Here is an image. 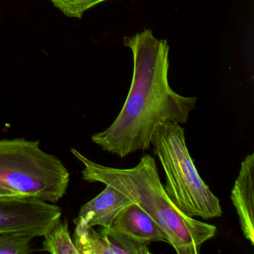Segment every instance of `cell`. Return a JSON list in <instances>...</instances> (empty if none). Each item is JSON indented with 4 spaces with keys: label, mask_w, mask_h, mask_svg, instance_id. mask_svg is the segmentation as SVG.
Returning <instances> with one entry per match:
<instances>
[{
    "label": "cell",
    "mask_w": 254,
    "mask_h": 254,
    "mask_svg": "<svg viewBox=\"0 0 254 254\" xmlns=\"http://www.w3.org/2000/svg\"><path fill=\"white\" fill-rule=\"evenodd\" d=\"M105 186L100 194L81 206L78 216L73 220L75 225L110 227L122 209L134 203L114 187Z\"/></svg>",
    "instance_id": "obj_8"
},
{
    "label": "cell",
    "mask_w": 254,
    "mask_h": 254,
    "mask_svg": "<svg viewBox=\"0 0 254 254\" xmlns=\"http://www.w3.org/2000/svg\"><path fill=\"white\" fill-rule=\"evenodd\" d=\"M33 238L15 232H0V254H26L33 252Z\"/></svg>",
    "instance_id": "obj_11"
},
{
    "label": "cell",
    "mask_w": 254,
    "mask_h": 254,
    "mask_svg": "<svg viewBox=\"0 0 254 254\" xmlns=\"http://www.w3.org/2000/svg\"><path fill=\"white\" fill-rule=\"evenodd\" d=\"M71 151L84 165L83 180L111 186L130 197L161 227L177 254H198L202 245L216 235L215 226L186 215L174 204L150 154L133 167L118 169L95 163L74 148Z\"/></svg>",
    "instance_id": "obj_2"
},
{
    "label": "cell",
    "mask_w": 254,
    "mask_h": 254,
    "mask_svg": "<svg viewBox=\"0 0 254 254\" xmlns=\"http://www.w3.org/2000/svg\"><path fill=\"white\" fill-rule=\"evenodd\" d=\"M41 251L53 254H79L74 245L66 220L60 221L44 236Z\"/></svg>",
    "instance_id": "obj_10"
},
{
    "label": "cell",
    "mask_w": 254,
    "mask_h": 254,
    "mask_svg": "<svg viewBox=\"0 0 254 254\" xmlns=\"http://www.w3.org/2000/svg\"><path fill=\"white\" fill-rule=\"evenodd\" d=\"M74 234V245L79 254H150L148 245L138 242L111 227L99 231L93 227L78 224Z\"/></svg>",
    "instance_id": "obj_6"
},
{
    "label": "cell",
    "mask_w": 254,
    "mask_h": 254,
    "mask_svg": "<svg viewBox=\"0 0 254 254\" xmlns=\"http://www.w3.org/2000/svg\"><path fill=\"white\" fill-rule=\"evenodd\" d=\"M53 6L64 15L71 18H82L87 10L108 0H50Z\"/></svg>",
    "instance_id": "obj_12"
},
{
    "label": "cell",
    "mask_w": 254,
    "mask_h": 254,
    "mask_svg": "<svg viewBox=\"0 0 254 254\" xmlns=\"http://www.w3.org/2000/svg\"><path fill=\"white\" fill-rule=\"evenodd\" d=\"M123 43L133 54L131 85L114 123L92 136V141L104 151L120 158L148 149L159 125L187 123L197 103V98L181 96L169 85L166 40L157 39L152 31L145 29L125 37Z\"/></svg>",
    "instance_id": "obj_1"
},
{
    "label": "cell",
    "mask_w": 254,
    "mask_h": 254,
    "mask_svg": "<svg viewBox=\"0 0 254 254\" xmlns=\"http://www.w3.org/2000/svg\"><path fill=\"white\" fill-rule=\"evenodd\" d=\"M111 227L145 245L151 242L168 243L167 236L161 227L136 203L122 209Z\"/></svg>",
    "instance_id": "obj_9"
},
{
    "label": "cell",
    "mask_w": 254,
    "mask_h": 254,
    "mask_svg": "<svg viewBox=\"0 0 254 254\" xmlns=\"http://www.w3.org/2000/svg\"><path fill=\"white\" fill-rule=\"evenodd\" d=\"M69 183L66 166L43 151L39 141L0 139V187L56 203L66 194Z\"/></svg>",
    "instance_id": "obj_4"
},
{
    "label": "cell",
    "mask_w": 254,
    "mask_h": 254,
    "mask_svg": "<svg viewBox=\"0 0 254 254\" xmlns=\"http://www.w3.org/2000/svg\"><path fill=\"white\" fill-rule=\"evenodd\" d=\"M151 145L166 175L165 190L177 208L191 218H220L223 212L220 200L197 172L184 127L175 123L159 125Z\"/></svg>",
    "instance_id": "obj_3"
},
{
    "label": "cell",
    "mask_w": 254,
    "mask_h": 254,
    "mask_svg": "<svg viewBox=\"0 0 254 254\" xmlns=\"http://www.w3.org/2000/svg\"><path fill=\"white\" fill-rule=\"evenodd\" d=\"M254 153H251L241 163L230 195L244 237L251 245H254Z\"/></svg>",
    "instance_id": "obj_7"
},
{
    "label": "cell",
    "mask_w": 254,
    "mask_h": 254,
    "mask_svg": "<svg viewBox=\"0 0 254 254\" xmlns=\"http://www.w3.org/2000/svg\"><path fill=\"white\" fill-rule=\"evenodd\" d=\"M59 206L33 196L0 197V232L45 236L61 220Z\"/></svg>",
    "instance_id": "obj_5"
},
{
    "label": "cell",
    "mask_w": 254,
    "mask_h": 254,
    "mask_svg": "<svg viewBox=\"0 0 254 254\" xmlns=\"http://www.w3.org/2000/svg\"><path fill=\"white\" fill-rule=\"evenodd\" d=\"M23 194H19L15 191H11V190H7L3 187H0V197H8V196H20Z\"/></svg>",
    "instance_id": "obj_13"
}]
</instances>
